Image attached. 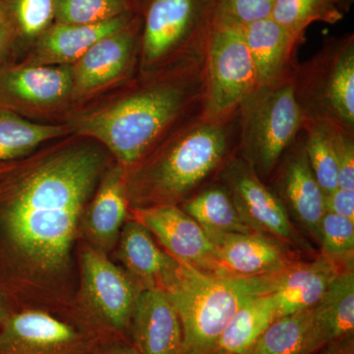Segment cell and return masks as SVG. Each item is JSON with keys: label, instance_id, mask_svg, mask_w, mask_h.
I'll return each mask as SVG.
<instances>
[{"label": "cell", "instance_id": "obj_22", "mask_svg": "<svg viewBox=\"0 0 354 354\" xmlns=\"http://www.w3.org/2000/svg\"><path fill=\"white\" fill-rule=\"evenodd\" d=\"M329 344L314 306L276 319L244 354H314Z\"/></svg>", "mask_w": 354, "mask_h": 354}, {"label": "cell", "instance_id": "obj_31", "mask_svg": "<svg viewBox=\"0 0 354 354\" xmlns=\"http://www.w3.org/2000/svg\"><path fill=\"white\" fill-rule=\"evenodd\" d=\"M127 11V0H55V18L62 24H97Z\"/></svg>", "mask_w": 354, "mask_h": 354}, {"label": "cell", "instance_id": "obj_21", "mask_svg": "<svg viewBox=\"0 0 354 354\" xmlns=\"http://www.w3.org/2000/svg\"><path fill=\"white\" fill-rule=\"evenodd\" d=\"M341 271L335 261L322 256L313 262L293 263L277 274L272 291L276 319L316 306Z\"/></svg>", "mask_w": 354, "mask_h": 354}, {"label": "cell", "instance_id": "obj_30", "mask_svg": "<svg viewBox=\"0 0 354 354\" xmlns=\"http://www.w3.org/2000/svg\"><path fill=\"white\" fill-rule=\"evenodd\" d=\"M6 19L18 39L39 37L55 18V0H1Z\"/></svg>", "mask_w": 354, "mask_h": 354}, {"label": "cell", "instance_id": "obj_20", "mask_svg": "<svg viewBox=\"0 0 354 354\" xmlns=\"http://www.w3.org/2000/svg\"><path fill=\"white\" fill-rule=\"evenodd\" d=\"M131 23L128 13L97 24L57 23L39 36L36 48L24 62L32 65H72L97 41L125 29Z\"/></svg>", "mask_w": 354, "mask_h": 354}, {"label": "cell", "instance_id": "obj_39", "mask_svg": "<svg viewBox=\"0 0 354 354\" xmlns=\"http://www.w3.org/2000/svg\"><path fill=\"white\" fill-rule=\"evenodd\" d=\"M10 313V310H9L8 307L6 304V302L3 301L1 297H0V326L2 325V323L6 321L7 316Z\"/></svg>", "mask_w": 354, "mask_h": 354}, {"label": "cell", "instance_id": "obj_28", "mask_svg": "<svg viewBox=\"0 0 354 354\" xmlns=\"http://www.w3.org/2000/svg\"><path fill=\"white\" fill-rule=\"evenodd\" d=\"M339 127L321 120H304L302 127L304 150L312 171L324 194L337 188L335 132Z\"/></svg>", "mask_w": 354, "mask_h": 354}, {"label": "cell", "instance_id": "obj_29", "mask_svg": "<svg viewBox=\"0 0 354 354\" xmlns=\"http://www.w3.org/2000/svg\"><path fill=\"white\" fill-rule=\"evenodd\" d=\"M344 17V13L333 0H276L271 14L274 22L301 39L313 23L335 25Z\"/></svg>", "mask_w": 354, "mask_h": 354}, {"label": "cell", "instance_id": "obj_5", "mask_svg": "<svg viewBox=\"0 0 354 354\" xmlns=\"http://www.w3.org/2000/svg\"><path fill=\"white\" fill-rule=\"evenodd\" d=\"M76 259L74 324L102 342H130V321L143 286L111 256L81 239L77 243Z\"/></svg>", "mask_w": 354, "mask_h": 354}, {"label": "cell", "instance_id": "obj_34", "mask_svg": "<svg viewBox=\"0 0 354 354\" xmlns=\"http://www.w3.org/2000/svg\"><path fill=\"white\" fill-rule=\"evenodd\" d=\"M337 187L354 190V135L341 128L335 132Z\"/></svg>", "mask_w": 354, "mask_h": 354}, {"label": "cell", "instance_id": "obj_33", "mask_svg": "<svg viewBox=\"0 0 354 354\" xmlns=\"http://www.w3.org/2000/svg\"><path fill=\"white\" fill-rule=\"evenodd\" d=\"M274 2L276 0H212V19L243 28L271 17Z\"/></svg>", "mask_w": 354, "mask_h": 354}, {"label": "cell", "instance_id": "obj_7", "mask_svg": "<svg viewBox=\"0 0 354 354\" xmlns=\"http://www.w3.org/2000/svg\"><path fill=\"white\" fill-rule=\"evenodd\" d=\"M291 81L256 88L237 114V151L261 179L279 160L304 127Z\"/></svg>", "mask_w": 354, "mask_h": 354}, {"label": "cell", "instance_id": "obj_37", "mask_svg": "<svg viewBox=\"0 0 354 354\" xmlns=\"http://www.w3.org/2000/svg\"><path fill=\"white\" fill-rule=\"evenodd\" d=\"M99 354H140L130 342L113 339L102 342Z\"/></svg>", "mask_w": 354, "mask_h": 354}, {"label": "cell", "instance_id": "obj_9", "mask_svg": "<svg viewBox=\"0 0 354 354\" xmlns=\"http://www.w3.org/2000/svg\"><path fill=\"white\" fill-rule=\"evenodd\" d=\"M211 0H151L141 44L144 71L202 53L211 21Z\"/></svg>", "mask_w": 354, "mask_h": 354}, {"label": "cell", "instance_id": "obj_40", "mask_svg": "<svg viewBox=\"0 0 354 354\" xmlns=\"http://www.w3.org/2000/svg\"><path fill=\"white\" fill-rule=\"evenodd\" d=\"M344 13H348L353 0H333Z\"/></svg>", "mask_w": 354, "mask_h": 354}, {"label": "cell", "instance_id": "obj_32", "mask_svg": "<svg viewBox=\"0 0 354 354\" xmlns=\"http://www.w3.org/2000/svg\"><path fill=\"white\" fill-rule=\"evenodd\" d=\"M319 239L323 256L334 260L353 259L354 250V221L326 212L320 228Z\"/></svg>", "mask_w": 354, "mask_h": 354}, {"label": "cell", "instance_id": "obj_3", "mask_svg": "<svg viewBox=\"0 0 354 354\" xmlns=\"http://www.w3.org/2000/svg\"><path fill=\"white\" fill-rule=\"evenodd\" d=\"M237 151V116L209 121L201 115L177 128L127 174L130 208L187 200Z\"/></svg>", "mask_w": 354, "mask_h": 354}, {"label": "cell", "instance_id": "obj_8", "mask_svg": "<svg viewBox=\"0 0 354 354\" xmlns=\"http://www.w3.org/2000/svg\"><path fill=\"white\" fill-rule=\"evenodd\" d=\"M202 118L234 120L258 88L257 77L242 28L209 21L204 48Z\"/></svg>", "mask_w": 354, "mask_h": 354}, {"label": "cell", "instance_id": "obj_27", "mask_svg": "<svg viewBox=\"0 0 354 354\" xmlns=\"http://www.w3.org/2000/svg\"><path fill=\"white\" fill-rule=\"evenodd\" d=\"M317 314L330 342L353 339L354 330V274L353 268L339 272L330 281Z\"/></svg>", "mask_w": 354, "mask_h": 354}, {"label": "cell", "instance_id": "obj_14", "mask_svg": "<svg viewBox=\"0 0 354 354\" xmlns=\"http://www.w3.org/2000/svg\"><path fill=\"white\" fill-rule=\"evenodd\" d=\"M127 174V169L113 160L84 209L79 227V239L109 256L130 218Z\"/></svg>", "mask_w": 354, "mask_h": 354}, {"label": "cell", "instance_id": "obj_11", "mask_svg": "<svg viewBox=\"0 0 354 354\" xmlns=\"http://www.w3.org/2000/svg\"><path fill=\"white\" fill-rule=\"evenodd\" d=\"M220 177L239 215L253 232L297 243L299 239L285 205L241 156L236 153L228 160Z\"/></svg>", "mask_w": 354, "mask_h": 354}, {"label": "cell", "instance_id": "obj_18", "mask_svg": "<svg viewBox=\"0 0 354 354\" xmlns=\"http://www.w3.org/2000/svg\"><path fill=\"white\" fill-rule=\"evenodd\" d=\"M288 150L290 152L283 153L286 158L277 179L283 199L281 202L288 204L304 227L319 236L321 221L326 214L325 194L310 167L302 130Z\"/></svg>", "mask_w": 354, "mask_h": 354}, {"label": "cell", "instance_id": "obj_41", "mask_svg": "<svg viewBox=\"0 0 354 354\" xmlns=\"http://www.w3.org/2000/svg\"><path fill=\"white\" fill-rule=\"evenodd\" d=\"M4 16H6V14H4L3 6H2L1 0H0V21L3 19Z\"/></svg>", "mask_w": 354, "mask_h": 354}, {"label": "cell", "instance_id": "obj_24", "mask_svg": "<svg viewBox=\"0 0 354 354\" xmlns=\"http://www.w3.org/2000/svg\"><path fill=\"white\" fill-rule=\"evenodd\" d=\"M179 207L196 221L214 246L228 234L253 232L221 184L200 191Z\"/></svg>", "mask_w": 354, "mask_h": 354}, {"label": "cell", "instance_id": "obj_13", "mask_svg": "<svg viewBox=\"0 0 354 354\" xmlns=\"http://www.w3.org/2000/svg\"><path fill=\"white\" fill-rule=\"evenodd\" d=\"M130 218L144 225L172 257L216 276H227L204 230L176 205L130 208Z\"/></svg>", "mask_w": 354, "mask_h": 354}, {"label": "cell", "instance_id": "obj_38", "mask_svg": "<svg viewBox=\"0 0 354 354\" xmlns=\"http://www.w3.org/2000/svg\"><path fill=\"white\" fill-rule=\"evenodd\" d=\"M320 354H353V339L330 342L321 349Z\"/></svg>", "mask_w": 354, "mask_h": 354}, {"label": "cell", "instance_id": "obj_15", "mask_svg": "<svg viewBox=\"0 0 354 354\" xmlns=\"http://www.w3.org/2000/svg\"><path fill=\"white\" fill-rule=\"evenodd\" d=\"M130 342L140 354H181L183 332L176 307L162 288L140 292L133 310Z\"/></svg>", "mask_w": 354, "mask_h": 354}, {"label": "cell", "instance_id": "obj_43", "mask_svg": "<svg viewBox=\"0 0 354 354\" xmlns=\"http://www.w3.org/2000/svg\"><path fill=\"white\" fill-rule=\"evenodd\" d=\"M211 1H212V0H211Z\"/></svg>", "mask_w": 354, "mask_h": 354}, {"label": "cell", "instance_id": "obj_17", "mask_svg": "<svg viewBox=\"0 0 354 354\" xmlns=\"http://www.w3.org/2000/svg\"><path fill=\"white\" fill-rule=\"evenodd\" d=\"M259 87L292 80L298 65L297 53L304 39L293 36L271 17L242 28Z\"/></svg>", "mask_w": 354, "mask_h": 354}, {"label": "cell", "instance_id": "obj_10", "mask_svg": "<svg viewBox=\"0 0 354 354\" xmlns=\"http://www.w3.org/2000/svg\"><path fill=\"white\" fill-rule=\"evenodd\" d=\"M102 342L44 310L10 312L0 326V354H99Z\"/></svg>", "mask_w": 354, "mask_h": 354}, {"label": "cell", "instance_id": "obj_6", "mask_svg": "<svg viewBox=\"0 0 354 354\" xmlns=\"http://www.w3.org/2000/svg\"><path fill=\"white\" fill-rule=\"evenodd\" d=\"M304 120L332 123L354 135V35L330 37L292 77Z\"/></svg>", "mask_w": 354, "mask_h": 354}, {"label": "cell", "instance_id": "obj_19", "mask_svg": "<svg viewBox=\"0 0 354 354\" xmlns=\"http://www.w3.org/2000/svg\"><path fill=\"white\" fill-rule=\"evenodd\" d=\"M215 248L221 269L230 277L270 276L295 263L279 241L260 232L228 234Z\"/></svg>", "mask_w": 354, "mask_h": 354}, {"label": "cell", "instance_id": "obj_23", "mask_svg": "<svg viewBox=\"0 0 354 354\" xmlns=\"http://www.w3.org/2000/svg\"><path fill=\"white\" fill-rule=\"evenodd\" d=\"M113 253L121 267L144 288H158L174 259L158 245L142 223L132 218L123 225Z\"/></svg>", "mask_w": 354, "mask_h": 354}, {"label": "cell", "instance_id": "obj_35", "mask_svg": "<svg viewBox=\"0 0 354 354\" xmlns=\"http://www.w3.org/2000/svg\"><path fill=\"white\" fill-rule=\"evenodd\" d=\"M326 212L354 221V190L337 189L325 195Z\"/></svg>", "mask_w": 354, "mask_h": 354}, {"label": "cell", "instance_id": "obj_26", "mask_svg": "<svg viewBox=\"0 0 354 354\" xmlns=\"http://www.w3.org/2000/svg\"><path fill=\"white\" fill-rule=\"evenodd\" d=\"M68 127L39 124L0 109V162L25 157L44 144L64 138Z\"/></svg>", "mask_w": 354, "mask_h": 354}, {"label": "cell", "instance_id": "obj_36", "mask_svg": "<svg viewBox=\"0 0 354 354\" xmlns=\"http://www.w3.org/2000/svg\"><path fill=\"white\" fill-rule=\"evenodd\" d=\"M16 50V37L13 27L4 16L0 21V70L11 64Z\"/></svg>", "mask_w": 354, "mask_h": 354}, {"label": "cell", "instance_id": "obj_42", "mask_svg": "<svg viewBox=\"0 0 354 354\" xmlns=\"http://www.w3.org/2000/svg\"><path fill=\"white\" fill-rule=\"evenodd\" d=\"M206 354H228V353H221V351H218V349L216 348V349H214V351H209V353H206Z\"/></svg>", "mask_w": 354, "mask_h": 354}, {"label": "cell", "instance_id": "obj_2", "mask_svg": "<svg viewBox=\"0 0 354 354\" xmlns=\"http://www.w3.org/2000/svg\"><path fill=\"white\" fill-rule=\"evenodd\" d=\"M153 74L113 104L77 116L70 131L94 140L114 162L132 169L177 128L202 115L204 51Z\"/></svg>", "mask_w": 354, "mask_h": 354}, {"label": "cell", "instance_id": "obj_4", "mask_svg": "<svg viewBox=\"0 0 354 354\" xmlns=\"http://www.w3.org/2000/svg\"><path fill=\"white\" fill-rule=\"evenodd\" d=\"M276 276H216L174 258L158 288L167 293L180 319L181 354H206L216 349L235 312L251 298L272 292Z\"/></svg>", "mask_w": 354, "mask_h": 354}, {"label": "cell", "instance_id": "obj_16", "mask_svg": "<svg viewBox=\"0 0 354 354\" xmlns=\"http://www.w3.org/2000/svg\"><path fill=\"white\" fill-rule=\"evenodd\" d=\"M136 46V30L130 24L109 35L72 65V100L81 99L106 87L124 75L132 64Z\"/></svg>", "mask_w": 354, "mask_h": 354}, {"label": "cell", "instance_id": "obj_25", "mask_svg": "<svg viewBox=\"0 0 354 354\" xmlns=\"http://www.w3.org/2000/svg\"><path fill=\"white\" fill-rule=\"evenodd\" d=\"M274 320L276 301L272 292L251 298L235 312L216 348L228 354H244Z\"/></svg>", "mask_w": 354, "mask_h": 354}, {"label": "cell", "instance_id": "obj_1", "mask_svg": "<svg viewBox=\"0 0 354 354\" xmlns=\"http://www.w3.org/2000/svg\"><path fill=\"white\" fill-rule=\"evenodd\" d=\"M113 158L69 137L0 162V297L74 324L76 247L84 209Z\"/></svg>", "mask_w": 354, "mask_h": 354}, {"label": "cell", "instance_id": "obj_12", "mask_svg": "<svg viewBox=\"0 0 354 354\" xmlns=\"http://www.w3.org/2000/svg\"><path fill=\"white\" fill-rule=\"evenodd\" d=\"M70 65L9 64L0 70V109L21 116L48 113L72 100Z\"/></svg>", "mask_w": 354, "mask_h": 354}]
</instances>
